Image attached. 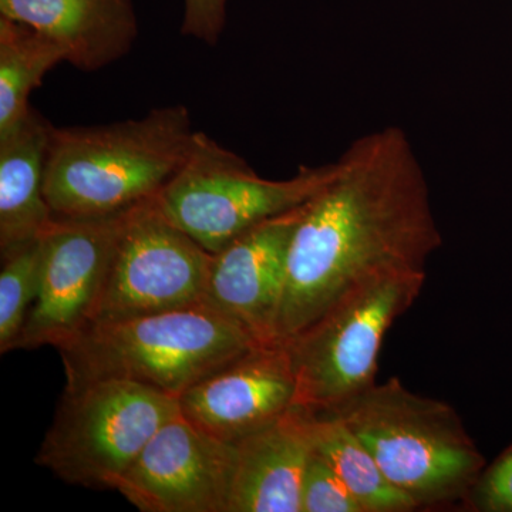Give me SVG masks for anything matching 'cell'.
Returning a JSON list of instances; mask_svg holds the SVG:
<instances>
[{
  "label": "cell",
  "mask_w": 512,
  "mask_h": 512,
  "mask_svg": "<svg viewBox=\"0 0 512 512\" xmlns=\"http://www.w3.org/2000/svg\"><path fill=\"white\" fill-rule=\"evenodd\" d=\"M441 244L429 184L407 134L386 127L357 138L303 208L289 248L276 343L295 338L367 279L426 272Z\"/></svg>",
  "instance_id": "6da1fadb"
},
{
  "label": "cell",
  "mask_w": 512,
  "mask_h": 512,
  "mask_svg": "<svg viewBox=\"0 0 512 512\" xmlns=\"http://www.w3.org/2000/svg\"><path fill=\"white\" fill-rule=\"evenodd\" d=\"M195 133L183 104L106 126L55 127L45 175L55 217L120 214L157 197L180 170Z\"/></svg>",
  "instance_id": "7a4b0ae2"
},
{
  "label": "cell",
  "mask_w": 512,
  "mask_h": 512,
  "mask_svg": "<svg viewBox=\"0 0 512 512\" xmlns=\"http://www.w3.org/2000/svg\"><path fill=\"white\" fill-rule=\"evenodd\" d=\"M261 343L211 303L96 322L57 349L66 386L117 379L178 397Z\"/></svg>",
  "instance_id": "3957f363"
},
{
  "label": "cell",
  "mask_w": 512,
  "mask_h": 512,
  "mask_svg": "<svg viewBox=\"0 0 512 512\" xmlns=\"http://www.w3.org/2000/svg\"><path fill=\"white\" fill-rule=\"evenodd\" d=\"M326 412L362 440L417 510L463 500L487 466L453 406L413 393L397 377Z\"/></svg>",
  "instance_id": "277c9868"
},
{
  "label": "cell",
  "mask_w": 512,
  "mask_h": 512,
  "mask_svg": "<svg viewBox=\"0 0 512 512\" xmlns=\"http://www.w3.org/2000/svg\"><path fill=\"white\" fill-rule=\"evenodd\" d=\"M426 276L404 271L367 279L282 343L295 372L293 407L326 412L372 387L384 336L417 301Z\"/></svg>",
  "instance_id": "5b68a950"
},
{
  "label": "cell",
  "mask_w": 512,
  "mask_h": 512,
  "mask_svg": "<svg viewBox=\"0 0 512 512\" xmlns=\"http://www.w3.org/2000/svg\"><path fill=\"white\" fill-rule=\"evenodd\" d=\"M335 170L336 161L299 167L288 180H268L237 153L197 131L180 170L156 200L175 225L217 254L248 229L311 200Z\"/></svg>",
  "instance_id": "8992f818"
},
{
  "label": "cell",
  "mask_w": 512,
  "mask_h": 512,
  "mask_svg": "<svg viewBox=\"0 0 512 512\" xmlns=\"http://www.w3.org/2000/svg\"><path fill=\"white\" fill-rule=\"evenodd\" d=\"M178 410L175 397L127 380L66 386L36 463L64 483L114 490Z\"/></svg>",
  "instance_id": "52a82bcc"
},
{
  "label": "cell",
  "mask_w": 512,
  "mask_h": 512,
  "mask_svg": "<svg viewBox=\"0 0 512 512\" xmlns=\"http://www.w3.org/2000/svg\"><path fill=\"white\" fill-rule=\"evenodd\" d=\"M211 265V252L175 225L156 197L143 201L126 212L92 323L208 302Z\"/></svg>",
  "instance_id": "ba28073f"
},
{
  "label": "cell",
  "mask_w": 512,
  "mask_h": 512,
  "mask_svg": "<svg viewBox=\"0 0 512 512\" xmlns=\"http://www.w3.org/2000/svg\"><path fill=\"white\" fill-rule=\"evenodd\" d=\"M126 212L53 218L42 235L39 292L16 349H60L92 325Z\"/></svg>",
  "instance_id": "9c48e42d"
},
{
  "label": "cell",
  "mask_w": 512,
  "mask_h": 512,
  "mask_svg": "<svg viewBox=\"0 0 512 512\" xmlns=\"http://www.w3.org/2000/svg\"><path fill=\"white\" fill-rule=\"evenodd\" d=\"M237 447L181 414L165 421L114 490L143 512H229Z\"/></svg>",
  "instance_id": "30bf717a"
},
{
  "label": "cell",
  "mask_w": 512,
  "mask_h": 512,
  "mask_svg": "<svg viewBox=\"0 0 512 512\" xmlns=\"http://www.w3.org/2000/svg\"><path fill=\"white\" fill-rule=\"evenodd\" d=\"M295 390L285 345H261L194 384L178 407L205 433L237 444L292 410Z\"/></svg>",
  "instance_id": "8fae6325"
},
{
  "label": "cell",
  "mask_w": 512,
  "mask_h": 512,
  "mask_svg": "<svg viewBox=\"0 0 512 512\" xmlns=\"http://www.w3.org/2000/svg\"><path fill=\"white\" fill-rule=\"evenodd\" d=\"M305 204L255 225L212 254L208 302L238 320L261 345H278L289 248Z\"/></svg>",
  "instance_id": "7c38bea8"
},
{
  "label": "cell",
  "mask_w": 512,
  "mask_h": 512,
  "mask_svg": "<svg viewBox=\"0 0 512 512\" xmlns=\"http://www.w3.org/2000/svg\"><path fill=\"white\" fill-rule=\"evenodd\" d=\"M0 16L55 40L82 72L123 59L138 36L133 0H0Z\"/></svg>",
  "instance_id": "4fadbf2b"
},
{
  "label": "cell",
  "mask_w": 512,
  "mask_h": 512,
  "mask_svg": "<svg viewBox=\"0 0 512 512\" xmlns=\"http://www.w3.org/2000/svg\"><path fill=\"white\" fill-rule=\"evenodd\" d=\"M235 447L229 512H301L303 473L313 450L308 412L293 407Z\"/></svg>",
  "instance_id": "5bb4252c"
},
{
  "label": "cell",
  "mask_w": 512,
  "mask_h": 512,
  "mask_svg": "<svg viewBox=\"0 0 512 512\" xmlns=\"http://www.w3.org/2000/svg\"><path fill=\"white\" fill-rule=\"evenodd\" d=\"M52 130L32 107L0 133V255L42 238L55 218L45 195Z\"/></svg>",
  "instance_id": "9a60e30c"
},
{
  "label": "cell",
  "mask_w": 512,
  "mask_h": 512,
  "mask_svg": "<svg viewBox=\"0 0 512 512\" xmlns=\"http://www.w3.org/2000/svg\"><path fill=\"white\" fill-rule=\"evenodd\" d=\"M308 414L313 450L328 461L363 512L417 510L416 504L387 480L362 440L338 416Z\"/></svg>",
  "instance_id": "2e32d148"
},
{
  "label": "cell",
  "mask_w": 512,
  "mask_h": 512,
  "mask_svg": "<svg viewBox=\"0 0 512 512\" xmlns=\"http://www.w3.org/2000/svg\"><path fill=\"white\" fill-rule=\"evenodd\" d=\"M66 60L55 40L26 23L0 16V133L29 113L30 94L49 70Z\"/></svg>",
  "instance_id": "e0dca14e"
},
{
  "label": "cell",
  "mask_w": 512,
  "mask_h": 512,
  "mask_svg": "<svg viewBox=\"0 0 512 512\" xmlns=\"http://www.w3.org/2000/svg\"><path fill=\"white\" fill-rule=\"evenodd\" d=\"M42 238L2 254L0 269V352L16 350L20 333L39 292Z\"/></svg>",
  "instance_id": "ac0fdd59"
},
{
  "label": "cell",
  "mask_w": 512,
  "mask_h": 512,
  "mask_svg": "<svg viewBox=\"0 0 512 512\" xmlns=\"http://www.w3.org/2000/svg\"><path fill=\"white\" fill-rule=\"evenodd\" d=\"M301 512H363L349 488L315 450L303 473Z\"/></svg>",
  "instance_id": "d6986e66"
},
{
  "label": "cell",
  "mask_w": 512,
  "mask_h": 512,
  "mask_svg": "<svg viewBox=\"0 0 512 512\" xmlns=\"http://www.w3.org/2000/svg\"><path fill=\"white\" fill-rule=\"evenodd\" d=\"M461 501L468 511L512 512V444L484 467Z\"/></svg>",
  "instance_id": "ffe728a7"
},
{
  "label": "cell",
  "mask_w": 512,
  "mask_h": 512,
  "mask_svg": "<svg viewBox=\"0 0 512 512\" xmlns=\"http://www.w3.org/2000/svg\"><path fill=\"white\" fill-rule=\"evenodd\" d=\"M228 0H184L181 33L187 37L217 45L227 20Z\"/></svg>",
  "instance_id": "44dd1931"
}]
</instances>
